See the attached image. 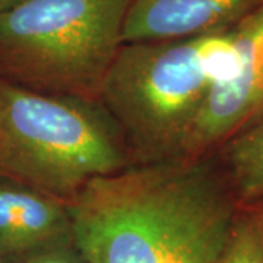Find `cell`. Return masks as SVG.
Wrapping results in <instances>:
<instances>
[{"label": "cell", "mask_w": 263, "mask_h": 263, "mask_svg": "<svg viewBox=\"0 0 263 263\" xmlns=\"http://www.w3.org/2000/svg\"><path fill=\"white\" fill-rule=\"evenodd\" d=\"M132 0H25L0 12V78L100 104Z\"/></svg>", "instance_id": "4"}, {"label": "cell", "mask_w": 263, "mask_h": 263, "mask_svg": "<svg viewBox=\"0 0 263 263\" xmlns=\"http://www.w3.org/2000/svg\"><path fill=\"white\" fill-rule=\"evenodd\" d=\"M98 107L0 78V174L70 202L91 181L127 168L122 135Z\"/></svg>", "instance_id": "3"}, {"label": "cell", "mask_w": 263, "mask_h": 263, "mask_svg": "<svg viewBox=\"0 0 263 263\" xmlns=\"http://www.w3.org/2000/svg\"><path fill=\"white\" fill-rule=\"evenodd\" d=\"M216 263H263V228L254 206H238Z\"/></svg>", "instance_id": "9"}, {"label": "cell", "mask_w": 263, "mask_h": 263, "mask_svg": "<svg viewBox=\"0 0 263 263\" xmlns=\"http://www.w3.org/2000/svg\"><path fill=\"white\" fill-rule=\"evenodd\" d=\"M231 28L199 37L123 44L100 105L139 164L180 160L197 114L237 66Z\"/></svg>", "instance_id": "2"}, {"label": "cell", "mask_w": 263, "mask_h": 263, "mask_svg": "<svg viewBox=\"0 0 263 263\" xmlns=\"http://www.w3.org/2000/svg\"><path fill=\"white\" fill-rule=\"evenodd\" d=\"M231 31L238 54L234 73L208 95L180 160L208 158L235 133L263 117V3Z\"/></svg>", "instance_id": "5"}, {"label": "cell", "mask_w": 263, "mask_h": 263, "mask_svg": "<svg viewBox=\"0 0 263 263\" xmlns=\"http://www.w3.org/2000/svg\"><path fill=\"white\" fill-rule=\"evenodd\" d=\"M0 263H2V259H0Z\"/></svg>", "instance_id": "13"}, {"label": "cell", "mask_w": 263, "mask_h": 263, "mask_svg": "<svg viewBox=\"0 0 263 263\" xmlns=\"http://www.w3.org/2000/svg\"><path fill=\"white\" fill-rule=\"evenodd\" d=\"M263 0H132L123 44L186 40L231 28Z\"/></svg>", "instance_id": "6"}, {"label": "cell", "mask_w": 263, "mask_h": 263, "mask_svg": "<svg viewBox=\"0 0 263 263\" xmlns=\"http://www.w3.org/2000/svg\"><path fill=\"white\" fill-rule=\"evenodd\" d=\"M18 263H88L72 240L41 247L16 259Z\"/></svg>", "instance_id": "10"}, {"label": "cell", "mask_w": 263, "mask_h": 263, "mask_svg": "<svg viewBox=\"0 0 263 263\" xmlns=\"http://www.w3.org/2000/svg\"><path fill=\"white\" fill-rule=\"evenodd\" d=\"M257 211H259V215H260V221H262V228H263V205H259V206H254Z\"/></svg>", "instance_id": "12"}, {"label": "cell", "mask_w": 263, "mask_h": 263, "mask_svg": "<svg viewBox=\"0 0 263 263\" xmlns=\"http://www.w3.org/2000/svg\"><path fill=\"white\" fill-rule=\"evenodd\" d=\"M67 202L21 183H0V259L72 240Z\"/></svg>", "instance_id": "7"}, {"label": "cell", "mask_w": 263, "mask_h": 263, "mask_svg": "<svg viewBox=\"0 0 263 263\" xmlns=\"http://www.w3.org/2000/svg\"><path fill=\"white\" fill-rule=\"evenodd\" d=\"M22 2H25V0H0V12L9 9V8L15 6V5H19Z\"/></svg>", "instance_id": "11"}, {"label": "cell", "mask_w": 263, "mask_h": 263, "mask_svg": "<svg viewBox=\"0 0 263 263\" xmlns=\"http://www.w3.org/2000/svg\"><path fill=\"white\" fill-rule=\"evenodd\" d=\"M218 167L238 206L263 205V117L214 152Z\"/></svg>", "instance_id": "8"}, {"label": "cell", "mask_w": 263, "mask_h": 263, "mask_svg": "<svg viewBox=\"0 0 263 263\" xmlns=\"http://www.w3.org/2000/svg\"><path fill=\"white\" fill-rule=\"evenodd\" d=\"M88 263H216L238 203L208 158L139 164L67 202Z\"/></svg>", "instance_id": "1"}]
</instances>
